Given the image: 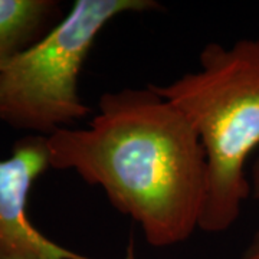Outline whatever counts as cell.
<instances>
[{
  "label": "cell",
  "instance_id": "6da1fadb",
  "mask_svg": "<svg viewBox=\"0 0 259 259\" xmlns=\"http://www.w3.org/2000/svg\"><path fill=\"white\" fill-rule=\"evenodd\" d=\"M49 166L101 187L154 248L186 242L200 226L206 157L192 124L151 87L102 94L82 128L47 137Z\"/></svg>",
  "mask_w": 259,
  "mask_h": 259
},
{
  "label": "cell",
  "instance_id": "7a4b0ae2",
  "mask_svg": "<svg viewBox=\"0 0 259 259\" xmlns=\"http://www.w3.org/2000/svg\"><path fill=\"white\" fill-rule=\"evenodd\" d=\"M151 87L180 110L202 143L206 197L199 229H231L252 194L245 168L259 147V39L231 47L209 42L199 69Z\"/></svg>",
  "mask_w": 259,
  "mask_h": 259
},
{
  "label": "cell",
  "instance_id": "3957f363",
  "mask_svg": "<svg viewBox=\"0 0 259 259\" xmlns=\"http://www.w3.org/2000/svg\"><path fill=\"white\" fill-rule=\"evenodd\" d=\"M161 9L154 0H76L48 33L0 68V122L30 136L74 128L93 108L79 76L105 26L125 13Z\"/></svg>",
  "mask_w": 259,
  "mask_h": 259
},
{
  "label": "cell",
  "instance_id": "277c9868",
  "mask_svg": "<svg viewBox=\"0 0 259 259\" xmlns=\"http://www.w3.org/2000/svg\"><path fill=\"white\" fill-rule=\"evenodd\" d=\"M49 168L47 137L40 136L19 139L0 160V259H93L51 241L29 219V193ZM122 259H136L133 245Z\"/></svg>",
  "mask_w": 259,
  "mask_h": 259
},
{
  "label": "cell",
  "instance_id": "5b68a950",
  "mask_svg": "<svg viewBox=\"0 0 259 259\" xmlns=\"http://www.w3.org/2000/svg\"><path fill=\"white\" fill-rule=\"evenodd\" d=\"M55 0H0V68L55 26Z\"/></svg>",
  "mask_w": 259,
  "mask_h": 259
},
{
  "label": "cell",
  "instance_id": "8992f818",
  "mask_svg": "<svg viewBox=\"0 0 259 259\" xmlns=\"http://www.w3.org/2000/svg\"><path fill=\"white\" fill-rule=\"evenodd\" d=\"M239 259H259V228L253 233L249 245L246 246V249L243 250V253Z\"/></svg>",
  "mask_w": 259,
  "mask_h": 259
},
{
  "label": "cell",
  "instance_id": "52a82bcc",
  "mask_svg": "<svg viewBox=\"0 0 259 259\" xmlns=\"http://www.w3.org/2000/svg\"><path fill=\"white\" fill-rule=\"evenodd\" d=\"M250 190H252V196L259 199V156L255 158L252 168H250Z\"/></svg>",
  "mask_w": 259,
  "mask_h": 259
}]
</instances>
